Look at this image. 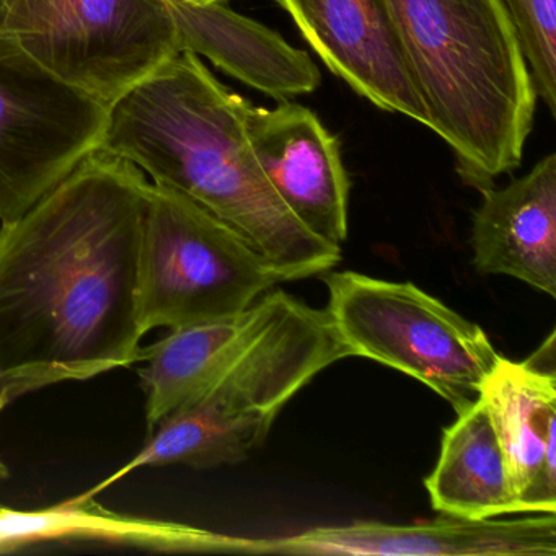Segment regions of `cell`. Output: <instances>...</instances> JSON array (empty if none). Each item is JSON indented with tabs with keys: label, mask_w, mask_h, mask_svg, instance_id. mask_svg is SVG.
<instances>
[{
	"label": "cell",
	"mask_w": 556,
	"mask_h": 556,
	"mask_svg": "<svg viewBox=\"0 0 556 556\" xmlns=\"http://www.w3.org/2000/svg\"><path fill=\"white\" fill-rule=\"evenodd\" d=\"M328 314L353 357L376 361L465 412L501 357L483 328L412 282L328 273Z\"/></svg>",
	"instance_id": "52a82bcc"
},
{
	"label": "cell",
	"mask_w": 556,
	"mask_h": 556,
	"mask_svg": "<svg viewBox=\"0 0 556 556\" xmlns=\"http://www.w3.org/2000/svg\"><path fill=\"white\" fill-rule=\"evenodd\" d=\"M432 509L468 520L522 514L500 435L478 396L442 435L438 464L425 480Z\"/></svg>",
	"instance_id": "2e32d148"
},
{
	"label": "cell",
	"mask_w": 556,
	"mask_h": 556,
	"mask_svg": "<svg viewBox=\"0 0 556 556\" xmlns=\"http://www.w3.org/2000/svg\"><path fill=\"white\" fill-rule=\"evenodd\" d=\"M8 405H11L8 396L4 393H0V416H2V412L8 408ZM9 477L8 467H5L4 462L0 460V481L5 480Z\"/></svg>",
	"instance_id": "d6986e66"
},
{
	"label": "cell",
	"mask_w": 556,
	"mask_h": 556,
	"mask_svg": "<svg viewBox=\"0 0 556 556\" xmlns=\"http://www.w3.org/2000/svg\"><path fill=\"white\" fill-rule=\"evenodd\" d=\"M188 4H213V2H224V0H181Z\"/></svg>",
	"instance_id": "ffe728a7"
},
{
	"label": "cell",
	"mask_w": 556,
	"mask_h": 556,
	"mask_svg": "<svg viewBox=\"0 0 556 556\" xmlns=\"http://www.w3.org/2000/svg\"><path fill=\"white\" fill-rule=\"evenodd\" d=\"M429 126L475 190L522 162L536 92L503 0H386Z\"/></svg>",
	"instance_id": "3957f363"
},
{
	"label": "cell",
	"mask_w": 556,
	"mask_h": 556,
	"mask_svg": "<svg viewBox=\"0 0 556 556\" xmlns=\"http://www.w3.org/2000/svg\"><path fill=\"white\" fill-rule=\"evenodd\" d=\"M11 0H0V18L4 17L5 11H8Z\"/></svg>",
	"instance_id": "44dd1931"
},
{
	"label": "cell",
	"mask_w": 556,
	"mask_h": 556,
	"mask_svg": "<svg viewBox=\"0 0 556 556\" xmlns=\"http://www.w3.org/2000/svg\"><path fill=\"white\" fill-rule=\"evenodd\" d=\"M353 357L327 308L275 291L265 327L214 377L172 413L144 447L80 497H97L141 468L237 465L265 442L286 405L318 374Z\"/></svg>",
	"instance_id": "277c9868"
},
{
	"label": "cell",
	"mask_w": 556,
	"mask_h": 556,
	"mask_svg": "<svg viewBox=\"0 0 556 556\" xmlns=\"http://www.w3.org/2000/svg\"><path fill=\"white\" fill-rule=\"evenodd\" d=\"M106 110L45 77L0 64V223L97 151Z\"/></svg>",
	"instance_id": "ba28073f"
},
{
	"label": "cell",
	"mask_w": 556,
	"mask_h": 556,
	"mask_svg": "<svg viewBox=\"0 0 556 556\" xmlns=\"http://www.w3.org/2000/svg\"><path fill=\"white\" fill-rule=\"evenodd\" d=\"M181 53L170 0H11L0 64L109 110Z\"/></svg>",
	"instance_id": "5b68a950"
},
{
	"label": "cell",
	"mask_w": 556,
	"mask_h": 556,
	"mask_svg": "<svg viewBox=\"0 0 556 556\" xmlns=\"http://www.w3.org/2000/svg\"><path fill=\"white\" fill-rule=\"evenodd\" d=\"M556 333L522 363L501 357L484 382L522 514L556 513Z\"/></svg>",
	"instance_id": "7c38bea8"
},
{
	"label": "cell",
	"mask_w": 556,
	"mask_h": 556,
	"mask_svg": "<svg viewBox=\"0 0 556 556\" xmlns=\"http://www.w3.org/2000/svg\"><path fill=\"white\" fill-rule=\"evenodd\" d=\"M181 53L206 58L233 79L276 100L315 92L320 71L305 51L281 35L237 14L224 2L188 4L170 0Z\"/></svg>",
	"instance_id": "5bb4252c"
},
{
	"label": "cell",
	"mask_w": 556,
	"mask_h": 556,
	"mask_svg": "<svg viewBox=\"0 0 556 556\" xmlns=\"http://www.w3.org/2000/svg\"><path fill=\"white\" fill-rule=\"evenodd\" d=\"M536 97L556 115V0H503Z\"/></svg>",
	"instance_id": "ac0fdd59"
},
{
	"label": "cell",
	"mask_w": 556,
	"mask_h": 556,
	"mask_svg": "<svg viewBox=\"0 0 556 556\" xmlns=\"http://www.w3.org/2000/svg\"><path fill=\"white\" fill-rule=\"evenodd\" d=\"M151 181L90 152L0 223V393L21 396L141 363L139 249Z\"/></svg>",
	"instance_id": "6da1fadb"
},
{
	"label": "cell",
	"mask_w": 556,
	"mask_h": 556,
	"mask_svg": "<svg viewBox=\"0 0 556 556\" xmlns=\"http://www.w3.org/2000/svg\"><path fill=\"white\" fill-rule=\"evenodd\" d=\"M247 105L184 51L109 106L97 149L190 198L295 278L330 271L341 247L308 232L279 200L250 146Z\"/></svg>",
	"instance_id": "7a4b0ae2"
},
{
	"label": "cell",
	"mask_w": 556,
	"mask_h": 556,
	"mask_svg": "<svg viewBox=\"0 0 556 556\" xmlns=\"http://www.w3.org/2000/svg\"><path fill=\"white\" fill-rule=\"evenodd\" d=\"M227 549L256 555L555 556L556 513L486 520L442 514L409 526L353 522L275 539L229 535Z\"/></svg>",
	"instance_id": "9c48e42d"
},
{
	"label": "cell",
	"mask_w": 556,
	"mask_h": 556,
	"mask_svg": "<svg viewBox=\"0 0 556 556\" xmlns=\"http://www.w3.org/2000/svg\"><path fill=\"white\" fill-rule=\"evenodd\" d=\"M167 539V520L118 514L79 494L45 509L0 507V552L50 540H93L161 552Z\"/></svg>",
	"instance_id": "e0dca14e"
},
{
	"label": "cell",
	"mask_w": 556,
	"mask_h": 556,
	"mask_svg": "<svg viewBox=\"0 0 556 556\" xmlns=\"http://www.w3.org/2000/svg\"><path fill=\"white\" fill-rule=\"evenodd\" d=\"M245 129L266 180L292 216L318 239H348L350 178L338 139L312 110L282 100L276 109L249 102Z\"/></svg>",
	"instance_id": "30bf717a"
},
{
	"label": "cell",
	"mask_w": 556,
	"mask_h": 556,
	"mask_svg": "<svg viewBox=\"0 0 556 556\" xmlns=\"http://www.w3.org/2000/svg\"><path fill=\"white\" fill-rule=\"evenodd\" d=\"M275 304V291L266 292L252 307L230 317L188 325L168 331L142 348L139 369L144 390L149 434L193 399L265 327Z\"/></svg>",
	"instance_id": "9a60e30c"
},
{
	"label": "cell",
	"mask_w": 556,
	"mask_h": 556,
	"mask_svg": "<svg viewBox=\"0 0 556 556\" xmlns=\"http://www.w3.org/2000/svg\"><path fill=\"white\" fill-rule=\"evenodd\" d=\"M325 66L377 109L429 126L386 0H276Z\"/></svg>",
	"instance_id": "8fae6325"
},
{
	"label": "cell",
	"mask_w": 556,
	"mask_h": 556,
	"mask_svg": "<svg viewBox=\"0 0 556 556\" xmlns=\"http://www.w3.org/2000/svg\"><path fill=\"white\" fill-rule=\"evenodd\" d=\"M480 193L471 227L477 271L510 276L555 299L556 154L507 187Z\"/></svg>",
	"instance_id": "4fadbf2b"
},
{
	"label": "cell",
	"mask_w": 556,
	"mask_h": 556,
	"mask_svg": "<svg viewBox=\"0 0 556 556\" xmlns=\"http://www.w3.org/2000/svg\"><path fill=\"white\" fill-rule=\"evenodd\" d=\"M289 281L299 279L200 204L149 184L136 291L142 337L240 314Z\"/></svg>",
	"instance_id": "8992f818"
}]
</instances>
